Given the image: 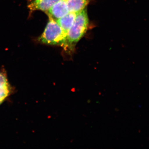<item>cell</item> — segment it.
I'll use <instances>...</instances> for the list:
<instances>
[{
    "label": "cell",
    "mask_w": 149,
    "mask_h": 149,
    "mask_svg": "<svg viewBox=\"0 0 149 149\" xmlns=\"http://www.w3.org/2000/svg\"><path fill=\"white\" fill-rule=\"evenodd\" d=\"M89 24V18L87 9L77 13L74 23L67 33L65 48L72 52L74 46L84 36Z\"/></svg>",
    "instance_id": "obj_1"
},
{
    "label": "cell",
    "mask_w": 149,
    "mask_h": 149,
    "mask_svg": "<svg viewBox=\"0 0 149 149\" xmlns=\"http://www.w3.org/2000/svg\"><path fill=\"white\" fill-rule=\"evenodd\" d=\"M45 30L38 39L39 42L45 45H60L65 47L67 34L63 31L55 20L50 17Z\"/></svg>",
    "instance_id": "obj_2"
},
{
    "label": "cell",
    "mask_w": 149,
    "mask_h": 149,
    "mask_svg": "<svg viewBox=\"0 0 149 149\" xmlns=\"http://www.w3.org/2000/svg\"><path fill=\"white\" fill-rule=\"evenodd\" d=\"M69 12L66 0H61L52 6L47 11V13L49 17L56 20L64 16Z\"/></svg>",
    "instance_id": "obj_3"
},
{
    "label": "cell",
    "mask_w": 149,
    "mask_h": 149,
    "mask_svg": "<svg viewBox=\"0 0 149 149\" xmlns=\"http://www.w3.org/2000/svg\"><path fill=\"white\" fill-rule=\"evenodd\" d=\"M61 0H28L29 10L31 11L42 10L47 12Z\"/></svg>",
    "instance_id": "obj_4"
},
{
    "label": "cell",
    "mask_w": 149,
    "mask_h": 149,
    "mask_svg": "<svg viewBox=\"0 0 149 149\" xmlns=\"http://www.w3.org/2000/svg\"><path fill=\"white\" fill-rule=\"evenodd\" d=\"M77 13L73 12H70L69 13L64 16L56 20L57 23L67 34L74 23Z\"/></svg>",
    "instance_id": "obj_5"
},
{
    "label": "cell",
    "mask_w": 149,
    "mask_h": 149,
    "mask_svg": "<svg viewBox=\"0 0 149 149\" xmlns=\"http://www.w3.org/2000/svg\"><path fill=\"white\" fill-rule=\"evenodd\" d=\"M10 86L6 76L0 73V104L9 95Z\"/></svg>",
    "instance_id": "obj_6"
},
{
    "label": "cell",
    "mask_w": 149,
    "mask_h": 149,
    "mask_svg": "<svg viewBox=\"0 0 149 149\" xmlns=\"http://www.w3.org/2000/svg\"><path fill=\"white\" fill-rule=\"evenodd\" d=\"M70 12L78 13L85 8L90 0H66Z\"/></svg>",
    "instance_id": "obj_7"
}]
</instances>
